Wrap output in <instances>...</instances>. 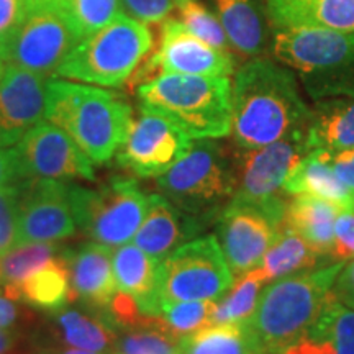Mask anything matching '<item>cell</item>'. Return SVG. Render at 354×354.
<instances>
[{
  "label": "cell",
  "mask_w": 354,
  "mask_h": 354,
  "mask_svg": "<svg viewBox=\"0 0 354 354\" xmlns=\"http://www.w3.org/2000/svg\"><path fill=\"white\" fill-rule=\"evenodd\" d=\"M50 77L7 66L0 77V148H10L44 120Z\"/></svg>",
  "instance_id": "17"
},
{
  "label": "cell",
  "mask_w": 354,
  "mask_h": 354,
  "mask_svg": "<svg viewBox=\"0 0 354 354\" xmlns=\"http://www.w3.org/2000/svg\"><path fill=\"white\" fill-rule=\"evenodd\" d=\"M282 216L263 207L232 201L216 218V240L233 277L256 268L276 240Z\"/></svg>",
  "instance_id": "14"
},
{
  "label": "cell",
  "mask_w": 354,
  "mask_h": 354,
  "mask_svg": "<svg viewBox=\"0 0 354 354\" xmlns=\"http://www.w3.org/2000/svg\"><path fill=\"white\" fill-rule=\"evenodd\" d=\"M331 290L338 295L339 300H343L348 307L354 308V259L348 261L339 271L338 277H336Z\"/></svg>",
  "instance_id": "43"
},
{
  "label": "cell",
  "mask_w": 354,
  "mask_h": 354,
  "mask_svg": "<svg viewBox=\"0 0 354 354\" xmlns=\"http://www.w3.org/2000/svg\"><path fill=\"white\" fill-rule=\"evenodd\" d=\"M282 189L287 196H312L354 210V192L335 174L325 149H312L287 174Z\"/></svg>",
  "instance_id": "26"
},
{
  "label": "cell",
  "mask_w": 354,
  "mask_h": 354,
  "mask_svg": "<svg viewBox=\"0 0 354 354\" xmlns=\"http://www.w3.org/2000/svg\"><path fill=\"white\" fill-rule=\"evenodd\" d=\"M20 302L6 297L0 290V330H24L32 322V315L21 308Z\"/></svg>",
  "instance_id": "41"
},
{
  "label": "cell",
  "mask_w": 354,
  "mask_h": 354,
  "mask_svg": "<svg viewBox=\"0 0 354 354\" xmlns=\"http://www.w3.org/2000/svg\"><path fill=\"white\" fill-rule=\"evenodd\" d=\"M20 179L19 166L13 149L0 148V187L13 185Z\"/></svg>",
  "instance_id": "44"
},
{
  "label": "cell",
  "mask_w": 354,
  "mask_h": 354,
  "mask_svg": "<svg viewBox=\"0 0 354 354\" xmlns=\"http://www.w3.org/2000/svg\"><path fill=\"white\" fill-rule=\"evenodd\" d=\"M233 279L216 236L207 234L185 241L161 261V305L218 300L232 287Z\"/></svg>",
  "instance_id": "9"
},
{
  "label": "cell",
  "mask_w": 354,
  "mask_h": 354,
  "mask_svg": "<svg viewBox=\"0 0 354 354\" xmlns=\"http://www.w3.org/2000/svg\"><path fill=\"white\" fill-rule=\"evenodd\" d=\"M57 6L79 41L99 32L122 13L120 0H59Z\"/></svg>",
  "instance_id": "33"
},
{
  "label": "cell",
  "mask_w": 354,
  "mask_h": 354,
  "mask_svg": "<svg viewBox=\"0 0 354 354\" xmlns=\"http://www.w3.org/2000/svg\"><path fill=\"white\" fill-rule=\"evenodd\" d=\"M307 146L310 151L354 148V97L315 102L307 127Z\"/></svg>",
  "instance_id": "28"
},
{
  "label": "cell",
  "mask_w": 354,
  "mask_h": 354,
  "mask_svg": "<svg viewBox=\"0 0 354 354\" xmlns=\"http://www.w3.org/2000/svg\"><path fill=\"white\" fill-rule=\"evenodd\" d=\"M151 50L149 26L122 12L99 32L81 39L56 76L117 88L130 81Z\"/></svg>",
  "instance_id": "7"
},
{
  "label": "cell",
  "mask_w": 354,
  "mask_h": 354,
  "mask_svg": "<svg viewBox=\"0 0 354 354\" xmlns=\"http://www.w3.org/2000/svg\"><path fill=\"white\" fill-rule=\"evenodd\" d=\"M35 3L37 6H57L59 0H35Z\"/></svg>",
  "instance_id": "47"
},
{
  "label": "cell",
  "mask_w": 354,
  "mask_h": 354,
  "mask_svg": "<svg viewBox=\"0 0 354 354\" xmlns=\"http://www.w3.org/2000/svg\"><path fill=\"white\" fill-rule=\"evenodd\" d=\"M0 290H2V277H0Z\"/></svg>",
  "instance_id": "49"
},
{
  "label": "cell",
  "mask_w": 354,
  "mask_h": 354,
  "mask_svg": "<svg viewBox=\"0 0 354 354\" xmlns=\"http://www.w3.org/2000/svg\"><path fill=\"white\" fill-rule=\"evenodd\" d=\"M310 153L307 131L295 133L261 148H238L234 153L236 192L233 201L253 203L284 218L287 207L282 189L286 177Z\"/></svg>",
  "instance_id": "10"
},
{
  "label": "cell",
  "mask_w": 354,
  "mask_h": 354,
  "mask_svg": "<svg viewBox=\"0 0 354 354\" xmlns=\"http://www.w3.org/2000/svg\"><path fill=\"white\" fill-rule=\"evenodd\" d=\"M281 354H354V308L330 290L317 320Z\"/></svg>",
  "instance_id": "20"
},
{
  "label": "cell",
  "mask_w": 354,
  "mask_h": 354,
  "mask_svg": "<svg viewBox=\"0 0 354 354\" xmlns=\"http://www.w3.org/2000/svg\"><path fill=\"white\" fill-rule=\"evenodd\" d=\"M69 268L64 250L51 263L26 276L20 284L2 286L6 297L46 313L66 307V304H69Z\"/></svg>",
  "instance_id": "27"
},
{
  "label": "cell",
  "mask_w": 354,
  "mask_h": 354,
  "mask_svg": "<svg viewBox=\"0 0 354 354\" xmlns=\"http://www.w3.org/2000/svg\"><path fill=\"white\" fill-rule=\"evenodd\" d=\"M192 140L161 115L140 110L125 143L117 151L118 165L140 177H159L189 151Z\"/></svg>",
  "instance_id": "15"
},
{
  "label": "cell",
  "mask_w": 354,
  "mask_h": 354,
  "mask_svg": "<svg viewBox=\"0 0 354 354\" xmlns=\"http://www.w3.org/2000/svg\"><path fill=\"white\" fill-rule=\"evenodd\" d=\"M271 26L354 33V0H266Z\"/></svg>",
  "instance_id": "21"
},
{
  "label": "cell",
  "mask_w": 354,
  "mask_h": 354,
  "mask_svg": "<svg viewBox=\"0 0 354 354\" xmlns=\"http://www.w3.org/2000/svg\"><path fill=\"white\" fill-rule=\"evenodd\" d=\"M232 133L238 148H261L307 131L312 109L300 94L299 77L271 57H251L232 84Z\"/></svg>",
  "instance_id": "1"
},
{
  "label": "cell",
  "mask_w": 354,
  "mask_h": 354,
  "mask_svg": "<svg viewBox=\"0 0 354 354\" xmlns=\"http://www.w3.org/2000/svg\"><path fill=\"white\" fill-rule=\"evenodd\" d=\"M69 268V302L104 313L117 294L112 251L100 243H87L76 251H66Z\"/></svg>",
  "instance_id": "18"
},
{
  "label": "cell",
  "mask_w": 354,
  "mask_h": 354,
  "mask_svg": "<svg viewBox=\"0 0 354 354\" xmlns=\"http://www.w3.org/2000/svg\"><path fill=\"white\" fill-rule=\"evenodd\" d=\"M201 228H203L201 221L185 215L165 196L151 194L148 212L133 236V243L145 253L162 261Z\"/></svg>",
  "instance_id": "19"
},
{
  "label": "cell",
  "mask_w": 354,
  "mask_h": 354,
  "mask_svg": "<svg viewBox=\"0 0 354 354\" xmlns=\"http://www.w3.org/2000/svg\"><path fill=\"white\" fill-rule=\"evenodd\" d=\"M13 354H24V353H13Z\"/></svg>",
  "instance_id": "50"
},
{
  "label": "cell",
  "mask_w": 354,
  "mask_h": 354,
  "mask_svg": "<svg viewBox=\"0 0 354 354\" xmlns=\"http://www.w3.org/2000/svg\"><path fill=\"white\" fill-rule=\"evenodd\" d=\"M50 339L64 346L112 354L118 331L92 310L61 308L50 313Z\"/></svg>",
  "instance_id": "25"
},
{
  "label": "cell",
  "mask_w": 354,
  "mask_h": 354,
  "mask_svg": "<svg viewBox=\"0 0 354 354\" xmlns=\"http://www.w3.org/2000/svg\"><path fill=\"white\" fill-rule=\"evenodd\" d=\"M234 73L232 53L210 46L189 32L177 19H166L161 24V39L158 50L148 63L136 71L135 82L146 81L161 74H189V76L230 77Z\"/></svg>",
  "instance_id": "12"
},
{
  "label": "cell",
  "mask_w": 354,
  "mask_h": 354,
  "mask_svg": "<svg viewBox=\"0 0 354 354\" xmlns=\"http://www.w3.org/2000/svg\"><path fill=\"white\" fill-rule=\"evenodd\" d=\"M268 282L259 266L233 279V284L216 300L212 325L232 322H246L254 312L261 289Z\"/></svg>",
  "instance_id": "31"
},
{
  "label": "cell",
  "mask_w": 354,
  "mask_h": 354,
  "mask_svg": "<svg viewBox=\"0 0 354 354\" xmlns=\"http://www.w3.org/2000/svg\"><path fill=\"white\" fill-rule=\"evenodd\" d=\"M44 120L68 133L94 165H105L125 143L133 110L115 92L50 79Z\"/></svg>",
  "instance_id": "2"
},
{
  "label": "cell",
  "mask_w": 354,
  "mask_h": 354,
  "mask_svg": "<svg viewBox=\"0 0 354 354\" xmlns=\"http://www.w3.org/2000/svg\"><path fill=\"white\" fill-rule=\"evenodd\" d=\"M24 343V330H0V354H10Z\"/></svg>",
  "instance_id": "46"
},
{
  "label": "cell",
  "mask_w": 354,
  "mask_h": 354,
  "mask_svg": "<svg viewBox=\"0 0 354 354\" xmlns=\"http://www.w3.org/2000/svg\"><path fill=\"white\" fill-rule=\"evenodd\" d=\"M3 73H6V63H3L2 57H0V77L3 76Z\"/></svg>",
  "instance_id": "48"
},
{
  "label": "cell",
  "mask_w": 354,
  "mask_h": 354,
  "mask_svg": "<svg viewBox=\"0 0 354 354\" xmlns=\"http://www.w3.org/2000/svg\"><path fill=\"white\" fill-rule=\"evenodd\" d=\"M79 43L59 6H37L0 48L7 66L50 77Z\"/></svg>",
  "instance_id": "11"
},
{
  "label": "cell",
  "mask_w": 354,
  "mask_h": 354,
  "mask_svg": "<svg viewBox=\"0 0 354 354\" xmlns=\"http://www.w3.org/2000/svg\"><path fill=\"white\" fill-rule=\"evenodd\" d=\"M343 210L348 209L318 197L292 196L281 225L300 234L322 259H331L335 221Z\"/></svg>",
  "instance_id": "24"
},
{
  "label": "cell",
  "mask_w": 354,
  "mask_h": 354,
  "mask_svg": "<svg viewBox=\"0 0 354 354\" xmlns=\"http://www.w3.org/2000/svg\"><path fill=\"white\" fill-rule=\"evenodd\" d=\"M20 179L95 180L92 161L53 123H38L13 148Z\"/></svg>",
  "instance_id": "13"
},
{
  "label": "cell",
  "mask_w": 354,
  "mask_h": 354,
  "mask_svg": "<svg viewBox=\"0 0 354 354\" xmlns=\"http://www.w3.org/2000/svg\"><path fill=\"white\" fill-rule=\"evenodd\" d=\"M161 196L202 225L218 218L236 192L234 156L214 140H197L169 171L158 177Z\"/></svg>",
  "instance_id": "6"
},
{
  "label": "cell",
  "mask_w": 354,
  "mask_h": 354,
  "mask_svg": "<svg viewBox=\"0 0 354 354\" xmlns=\"http://www.w3.org/2000/svg\"><path fill=\"white\" fill-rule=\"evenodd\" d=\"M326 156L338 179L354 192V148L326 151Z\"/></svg>",
  "instance_id": "42"
},
{
  "label": "cell",
  "mask_w": 354,
  "mask_h": 354,
  "mask_svg": "<svg viewBox=\"0 0 354 354\" xmlns=\"http://www.w3.org/2000/svg\"><path fill=\"white\" fill-rule=\"evenodd\" d=\"M19 185L0 187V258L17 246L19 236Z\"/></svg>",
  "instance_id": "37"
},
{
  "label": "cell",
  "mask_w": 354,
  "mask_h": 354,
  "mask_svg": "<svg viewBox=\"0 0 354 354\" xmlns=\"http://www.w3.org/2000/svg\"><path fill=\"white\" fill-rule=\"evenodd\" d=\"M215 305L216 300H190L165 305L159 320L166 333L180 339L183 336L210 326Z\"/></svg>",
  "instance_id": "36"
},
{
  "label": "cell",
  "mask_w": 354,
  "mask_h": 354,
  "mask_svg": "<svg viewBox=\"0 0 354 354\" xmlns=\"http://www.w3.org/2000/svg\"><path fill=\"white\" fill-rule=\"evenodd\" d=\"M177 354H264L246 322L220 323L183 336Z\"/></svg>",
  "instance_id": "29"
},
{
  "label": "cell",
  "mask_w": 354,
  "mask_h": 354,
  "mask_svg": "<svg viewBox=\"0 0 354 354\" xmlns=\"http://www.w3.org/2000/svg\"><path fill=\"white\" fill-rule=\"evenodd\" d=\"M140 110L161 115L190 140L232 133V81L220 76L161 74L136 88Z\"/></svg>",
  "instance_id": "3"
},
{
  "label": "cell",
  "mask_w": 354,
  "mask_h": 354,
  "mask_svg": "<svg viewBox=\"0 0 354 354\" xmlns=\"http://www.w3.org/2000/svg\"><path fill=\"white\" fill-rule=\"evenodd\" d=\"M214 6L230 44L240 55L251 59L271 48L266 0H214Z\"/></svg>",
  "instance_id": "22"
},
{
  "label": "cell",
  "mask_w": 354,
  "mask_h": 354,
  "mask_svg": "<svg viewBox=\"0 0 354 354\" xmlns=\"http://www.w3.org/2000/svg\"><path fill=\"white\" fill-rule=\"evenodd\" d=\"M269 50L297 74L312 100L354 97V33L271 26Z\"/></svg>",
  "instance_id": "5"
},
{
  "label": "cell",
  "mask_w": 354,
  "mask_h": 354,
  "mask_svg": "<svg viewBox=\"0 0 354 354\" xmlns=\"http://www.w3.org/2000/svg\"><path fill=\"white\" fill-rule=\"evenodd\" d=\"M122 12L145 25L162 24L176 10V0H120Z\"/></svg>",
  "instance_id": "38"
},
{
  "label": "cell",
  "mask_w": 354,
  "mask_h": 354,
  "mask_svg": "<svg viewBox=\"0 0 354 354\" xmlns=\"http://www.w3.org/2000/svg\"><path fill=\"white\" fill-rule=\"evenodd\" d=\"M177 343L154 315L151 325L118 330L112 354H177Z\"/></svg>",
  "instance_id": "34"
},
{
  "label": "cell",
  "mask_w": 354,
  "mask_h": 354,
  "mask_svg": "<svg viewBox=\"0 0 354 354\" xmlns=\"http://www.w3.org/2000/svg\"><path fill=\"white\" fill-rule=\"evenodd\" d=\"M331 259L335 263L354 259V210H343L335 221V243Z\"/></svg>",
  "instance_id": "40"
},
{
  "label": "cell",
  "mask_w": 354,
  "mask_h": 354,
  "mask_svg": "<svg viewBox=\"0 0 354 354\" xmlns=\"http://www.w3.org/2000/svg\"><path fill=\"white\" fill-rule=\"evenodd\" d=\"M344 264L308 269L264 287L246 320L264 354H281L317 320Z\"/></svg>",
  "instance_id": "4"
},
{
  "label": "cell",
  "mask_w": 354,
  "mask_h": 354,
  "mask_svg": "<svg viewBox=\"0 0 354 354\" xmlns=\"http://www.w3.org/2000/svg\"><path fill=\"white\" fill-rule=\"evenodd\" d=\"M61 248L53 243H24L0 258L2 286H15L39 268L61 254Z\"/></svg>",
  "instance_id": "32"
},
{
  "label": "cell",
  "mask_w": 354,
  "mask_h": 354,
  "mask_svg": "<svg viewBox=\"0 0 354 354\" xmlns=\"http://www.w3.org/2000/svg\"><path fill=\"white\" fill-rule=\"evenodd\" d=\"M76 227L95 243L109 248L127 245L148 212L149 196L135 179L112 177L97 189L69 187Z\"/></svg>",
  "instance_id": "8"
},
{
  "label": "cell",
  "mask_w": 354,
  "mask_h": 354,
  "mask_svg": "<svg viewBox=\"0 0 354 354\" xmlns=\"http://www.w3.org/2000/svg\"><path fill=\"white\" fill-rule=\"evenodd\" d=\"M179 20L190 33L196 35L216 50L230 53V44L223 25L216 13L203 3V0H176Z\"/></svg>",
  "instance_id": "35"
},
{
  "label": "cell",
  "mask_w": 354,
  "mask_h": 354,
  "mask_svg": "<svg viewBox=\"0 0 354 354\" xmlns=\"http://www.w3.org/2000/svg\"><path fill=\"white\" fill-rule=\"evenodd\" d=\"M37 7L35 0H0V48Z\"/></svg>",
  "instance_id": "39"
},
{
  "label": "cell",
  "mask_w": 354,
  "mask_h": 354,
  "mask_svg": "<svg viewBox=\"0 0 354 354\" xmlns=\"http://www.w3.org/2000/svg\"><path fill=\"white\" fill-rule=\"evenodd\" d=\"M30 354H105V353H94L86 351V349L77 348H68L64 344H59L51 339H44V342H35L30 344Z\"/></svg>",
  "instance_id": "45"
},
{
  "label": "cell",
  "mask_w": 354,
  "mask_h": 354,
  "mask_svg": "<svg viewBox=\"0 0 354 354\" xmlns=\"http://www.w3.org/2000/svg\"><path fill=\"white\" fill-rule=\"evenodd\" d=\"M320 261V256L300 234L281 225L276 240L266 251L258 266L268 282H271L315 268Z\"/></svg>",
  "instance_id": "30"
},
{
  "label": "cell",
  "mask_w": 354,
  "mask_h": 354,
  "mask_svg": "<svg viewBox=\"0 0 354 354\" xmlns=\"http://www.w3.org/2000/svg\"><path fill=\"white\" fill-rule=\"evenodd\" d=\"M69 187L53 179H26L19 184L17 245L56 243L76 233Z\"/></svg>",
  "instance_id": "16"
},
{
  "label": "cell",
  "mask_w": 354,
  "mask_h": 354,
  "mask_svg": "<svg viewBox=\"0 0 354 354\" xmlns=\"http://www.w3.org/2000/svg\"><path fill=\"white\" fill-rule=\"evenodd\" d=\"M112 266L118 290L130 294L145 315H161V261L136 245H122L112 254Z\"/></svg>",
  "instance_id": "23"
}]
</instances>
